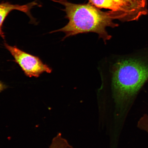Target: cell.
<instances>
[{
  "label": "cell",
  "instance_id": "cell-3",
  "mask_svg": "<svg viewBox=\"0 0 148 148\" xmlns=\"http://www.w3.org/2000/svg\"><path fill=\"white\" fill-rule=\"evenodd\" d=\"M4 45L14 57V62L18 64L27 77H38L44 73H51V68L39 57L25 52L17 46L9 45L6 42Z\"/></svg>",
  "mask_w": 148,
  "mask_h": 148
},
{
  "label": "cell",
  "instance_id": "cell-5",
  "mask_svg": "<svg viewBox=\"0 0 148 148\" xmlns=\"http://www.w3.org/2000/svg\"><path fill=\"white\" fill-rule=\"evenodd\" d=\"M41 6L36 1L24 5L12 4L9 2H3L0 3V36L3 39H5L4 32L3 30V23L9 13L12 11L17 10L25 13L30 18L31 21L36 23V19L31 15V9L36 6Z\"/></svg>",
  "mask_w": 148,
  "mask_h": 148
},
{
  "label": "cell",
  "instance_id": "cell-2",
  "mask_svg": "<svg viewBox=\"0 0 148 148\" xmlns=\"http://www.w3.org/2000/svg\"><path fill=\"white\" fill-rule=\"evenodd\" d=\"M64 5L63 10L69 21L64 27L51 33L62 32L65 34L64 39L81 33H97L99 38L105 42L110 39L111 36L107 32V27H115L117 24L115 19L119 20L117 13L112 11L104 12L90 2L86 4H75L68 0H52Z\"/></svg>",
  "mask_w": 148,
  "mask_h": 148
},
{
  "label": "cell",
  "instance_id": "cell-4",
  "mask_svg": "<svg viewBox=\"0 0 148 148\" xmlns=\"http://www.w3.org/2000/svg\"><path fill=\"white\" fill-rule=\"evenodd\" d=\"M118 8L122 21H136L148 14V0H111Z\"/></svg>",
  "mask_w": 148,
  "mask_h": 148
},
{
  "label": "cell",
  "instance_id": "cell-6",
  "mask_svg": "<svg viewBox=\"0 0 148 148\" xmlns=\"http://www.w3.org/2000/svg\"><path fill=\"white\" fill-rule=\"evenodd\" d=\"M89 2L98 8L110 9L117 13L119 20L122 21V16L117 7L111 0H88Z\"/></svg>",
  "mask_w": 148,
  "mask_h": 148
},
{
  "label": "cell",
  "instance_id": "cell-7",
  "mask_svg": "<svg viewBox=\"0 0 148 148\" xmlns=\"http://www.w3.org/2000/svg\"><path fill=\"white\" fill-rule=\"evenodd\" d=\"M49 148H73L66 139L59 133L53 139Z\"/></svg>",
  "mask_w": 148,
  "mask_h": 148
},
{
  "label": "cell",
  "instance_id": "cell-9",
  "mask_svg": "<svg viewBox=\"0 0 148 148\" xmlns=\"http://www.w3.org/2000/svg\"><path fill=\"white\" fill-rule=\"evenodd\" d=\"M7 88V86L3 83L0 81V92L5 89Z\"/></svg>",
  "mask_w": 148,
  "mask_h": 148
},
{
  "label": "cell",
  "instance_id": "cell-8",
  "mask_svg": "<svg viewBox=\"0 0 148 148\" xmlns=\"http://www.w3.org/2000/svg\"><path fill=\"white\" fill-rule=\"evenodd\" d=\"M138 127L142 130L148 133V115L145 114L140 118L138 122Z\"/></svg>",
  "mask_w": 148,
  "mask_h": 148
},
{
  "label": "cell",
  "instance_id": "cell-1",
  "mask_svg": "<svg viewBox=\"0 0 148 148\" xmlns=\"http://www.w3.org/2000/svg\"><path fill=\"white\" fill-rule=\"evenodd\" d=\"M110 79L114 116L118 120L148 80V53L116 61L111 68Z\"/></svg>",
  "mask_w": 148,
  "mask_h": 148
}]
</instances>
